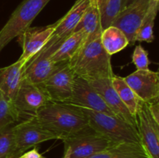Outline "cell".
Segmentation results:
<instances>
[{
    "mask_svg": "<svg viewBox=\"0 0 159 158\" xmlns=\"http://www.w3.org/2000/svg\"><path fill=\"white\" fill-rule=\"evenodd\" d=\"M102 27L87 36L76 54L68 61L76 76L86 81L99 78H112L111 56L109 55L101 43Z\"/></svg>",
    "mask_w": 159,
    "mask_h": 158,
    "instance_id": "1",
    "label": "cell"
},
{
    "mask_svg": "<svg viewBox=\"0 0 159 158\" xmlns=\"http://www.w3.org/2000/svg\"><path fill=\"white\" fill-rule=\"evenodd\" d=\"M34 117L61 140L90 128L82 110L68 103L49 102Z\"/></svg>",
    "mask_w": 159,
    "mask_h": 158,
    "instance_id": "2",
    "label": "cell"
},
{
    "mask_svg": "<svg viewBox=\"0 0 159 158\" xmlns=\"http://www.w3.org/2000/svg\"><path fill=\"white\" fill-rule=\"evenodd\" d=\"M79 108L86 116L89 126L112 142L115 143L124 142L141 143L137 128L128 122L107 113L82 107Z\"/></svg>",
    "mask_w": 159,
    "mask_h": 158,
    "instance_id": "3",
    "label": "cell"
},
{
    "mask_svg": "<svg viewBox=\"0 0 159 158\" xmlns=\"http://www.w3.org/2000/svg\"><path fill=\"white\" fill-rule=\"evenodd\" d=\"M51 0H23L13 11L0 30V53L3 48L30 26L42 9Z\"/></svg>",
    "mask_w": 159,
    "mask_h": 158,
    "instance_id": "4",
    "label": "cell"
},
{
    "mask_svg": "<svg viewBox=\"0 0 159 158\" xmlns=\"http://www.w3.org/2000/svg\"><path fill=\"white\" fill-rule=\"evenodd\" d=\"M51 102L49 96L41 85H36L23 78L12 104L19 119L23 121L34 118L40 108Z\"/></svg>",
    "mask_w": 159,
    "mask_h": 158,
    "instance_id": "5",
    "label": "cell"
},
{
    "mask_svg": "<svg viewBox=\"0 0 159 158\" xmlns=\"http://www.w3.org/2000/svg\"><path fill=\"white\" fill-rule=\"evenodd\" d=\"M62 141L65 144V153L71 158H88L115 143L91 127Z\"/></svg>",
    "mask_w": 159,
    "mask_h": 158,
    "instance_id": "6",
    "label": "cell"
},
{
    "mask_svg": "<svg viewBox=\"0 0 159 158\" xmlns=\"http://www.w3.org/2000/svg\"><path fill=\"white\" fill-rule=\"evenodd\" d=\"M75 76L68 62L57 64L41 86L51 102L66 103L71 98Z\"/></svg>",
    "mask_w": 159,
    "mask_h": 158,
    "instance_id": "7",
    "label": "cell"
},
{
    "mask_svg": "<svg viewBox=\"0 0 159 158\" xmlns=\"http://www.w3.org/2000/svg\"><path fill=\"white\" fill-rule=\"evenodd\" d=\"M89 3L90 0H77L69 11L56 22L55 28L51 38L41 50L51 55L61 43L74 33Z\"/></svg>",
    "mask_w": 159,
    "mask_h": 158,
    "instance_id": "8",
    "label": "cell"
},
{
    "mask_svg": "<svg viewBox=\"0 0 159 158\" xmlns=\"http://www.w3.org/2000/svg\"><path fill=\"white\" fill-rule=\"evenodd\" d=\"M13 133L16 149L20 154L40 143L58 139L55 134L43 126L35 117L16 123Z\"/></svg>",
    "mask_w": 159,
    "mask_h": 158,
    "instance_id": "9",
    "label": "cell"
},
{
    "mask_svg": "<svg viewBox=\"0 0 159 158\" xmlns=\"http://www.w3.org/2000/svg\"><path fill=\"white\" fill-rule=\"evenodd\" d=\"M55 28V23L46 26L30 27L22 32L17 42L22 48L19 60L26 64L37 53L40 52L51 38Z\"/></svg>",
    "mask_w": 159,
    "mask_h": 158,
    "instance_id": "10",
    "label": "cell"
},
{
    "mask_svg": "<svg viewBox=\"0 0 159 158\" xmlns=\"http://www.w3.org/2000/svg\"><path fill=\"white\" fill-rule=\"evenodd\" d=\"M150 0H136L124 8L116 16L111 26L119 28L124 33L129 45L135 43V35L147 12Z\"/></svg>",
    "mask_w": 159,
    "mask_h": 158,
    "instance_id": "11",
    "label": "cell"
},
{
    "mask_svg": "<svg viewBox=\"0 0 159 158\" xmlns=\"http://www.w3.org/2000/svg\"><path fill=\"white\" fill-rule=\"evenodd\" d=\"M66 103L116 116L88 81L79 76H75L71 98Z\"/></svg>",
    "mask_w": 159,
    "mask_h": 158,
    "instance_id": "12",
    "label": "cell"
},
{
    "mask_svg": "<svg viewBox=\"0 0 159 158\" xmlns=\"http://www.w3.org/2000/svg\"><path fill=\"white\" fill-rule=\"evenodd\" d=\"M126 83L145 103L158 102L159 74L157 71L144 70L136 71L124 77Z\"/></svg>",
    "mask_w": 159,
    "mask_h": 158,
    "instance_id": "13",
    "label": "cell"
},
{
    "mask_svg": "<svg viewBox=\"0 0 159 158\" xmlns=\"http://www.w3.org/2000/svg\"><path fill=\"white\" fill-rule=\"evenodd\" d=\"M136 119L141 144L151 158H159V124L151 116L147 103L143 104Z\"/></svg>",
    "mask_w": 159,
    "mask_h": 158,
    "instance_id": "14",
    "label": "cell"
},
{
    "mask_svg": "<svg viewBox=\"0 0 159 158\" xmlns=\"http://www.w3.org/2000/svg\"><path fill=\"white\" fill-rule=\"evenodd\" d=\"M88 81L96 90V92L101 96L107 106L114 113L116 117L123 119L137 128L136 117L130 112L128 108L120 99L117 92L112 85L111 78L106 77Z\"/></svg>",
    "mask_w": 159,
    "mask_h": 158,
    "instance_id": "15",
    "label": "cell"
},
{
    "mask_svg": "<svg viewBox=\"0 0 159 158\" xmlns=\"http://www.w3.org/2000/svg\"><path fill=\"white\" fill-rule=\"evenodd\" d=\"M56 64L51 55L40 50L26 64L23 78L36 85H41L51 74Z\"/></svg>",
    "mask_w": 159,
    "mask_h": 158,
    "instance_id": "16",
    "label": "cell"
},
{
    "mask_svg": "<svg viewBox=\"0 0 159 158\" xmlns=\"http://www.w3.org/2000/svg\"><path fill=\"white\" fill-rule=\"evenodd\" d=\"M26 64L20 60L0 68V91L12 102L23 79Z\"/></svg>",
    "mask_w": 159,
    "mask_h": 158,
    "instance_id": "17",
    "label": "cell"
},
{
    "mask_svg": "<svg viewBox=\"0 0 159 158\" xmlns=\"http://www.w3.org/2000/svg\"><path fill=\"white\" fill-rule=\"evenodd\" d=\"M88 158H151L144 146L139 143H114L104 151Z\"/></svg>",
    "mask_w": 159,
    "mask_h": 158,
    "instance_id": "18",
    "label": "cell"
},
{
    "mask_svg": "<svg viewBox=\"0 0 159 158\" xmlns=\"http://www.w3.org/2000/svg\"><path fill=\"white\" fill-rule=\"evenodd\" d=\"M87 35L83 31H75L67 37L51 55V59L55 64L68 62L76 54L81 45L85 41Z\"/></svg>",
    "mask_w": 159,
    "mask_h": 158,
    "instance_id": "19",
    "label": "cell"
},
{
    "mask_svg": "<svg viewBox=\"0 0 159 158\" xmlns=\"http://www.w3.org/2000/svg\"><path fill=\"white\" fill-rule=\"evenodd\" d=\"M112 85L117 92L120 99L126 105L130 112L136 117L137 113L144 103L136 93L131 89L130 86L126 83L124 77L113 75L111 78Z\"/></svg>",
    "mask_w": 159,
    "mask_h": 158,
    "instance_id": "20",
    "label": "cell"
},
{
    "mask_svg": "<svg viewBox=\"0 0 159 158\" xmlns=\"http://www.w3.org/2000/svg\"><path fill=\"white\" fill-rule=\"evenodd\" d=\"M100 40L103 48L110 56L123 50L129 45V41L124 33L113 26L102 29Z\"/></svg>",
    "mask_w": 159,
    "mask_h": 158,
    "instance_id": "21",
    "label": "cell"
},
{
    "mask_svg": "<svg viewBox=\"0 0 159 158\" xmlns=\"http://www.w3.org/2000/svg\"><path fill=\"white\" fill-rule=\"evenodd\" d=\"M159 0H150L147 12L141 26L138 28L135 35L136 42H147L152 43L155 40L154 36V26L158 10Z\"/></svg>",
    "mask_w": 159,
    "mask_h": 158,
    "instance_id": "22",
    "label": "cell"
},
{
    "mask_svg": "<svg viewBox=\"0 0 159 158\" xmlns=\"http://www.w3.org/2000/svg\"><path fill=\"white\" fill-rule=\"evenodd\" d=\"M101 26L100 10L95 0H90V3L80 22L76 26L75 31H83L87 36L96 32Z\"/></svg>",
    "mask_w": 159,
    "mask_h": 158,
    "instance_id": "23",
    "label": "cell"
},
{
    "mask_svg": "<svg viewBox=\"0 0 159 158\" xmlns=\"http://www.w3.org/2000/svg\"><path fill=\"white\" fill-rule=\"evenodd\" d=\"M14 125L11 124L0 129V158H16L20 155L16 149Z\"/></svg>",
    "mask_w": 159,
    "mask_h": 158,
    "instance_id": "24",
    "label": "cell"
},
{
    "mask_svg": "<svg viewBox=\"0 0 159 158\" xmlns=\"http://www.w3.org/2000/svg\"><path fill=\"white\" fill-rule=\"evenodd\" d=\"M20 121L13 104L0 91V129Z\"/></svg>",
    "mask_w": 159,
    "mask_h": 158,
    "instance_id": "25",
    "label": "cell"
},
{
    "mask_svg": "<svg viewBox=\"0 0 159 158\" xmlns=\"http://www.w3.org/2000/svg\"><path fill=\"white\" fill-rule=\"evenodd\" d=\"M122 10V0H107L100 9V24L102 29L109 27Z\"/></svg>",
    "mask_w": 159,
    "mask_h": 158,
    "instance_id": "26",
    "label": "cell"
},
{
    "mask_svg": "<svg viewBox=\"0 0 159 158\" xmlns=\"http://www.w3.org/2000/svg\"><path fill=\"white\" fill-rule=\"evenodd\" d=\"M132 63L139 71L149 69L151 62L148 58V52L141 44L135 46L132 54Z\"/></svg>",
    "mask_w": 159,
    "mask_h": 158,
    "instance_id": "27",
    "label": "cell"
},
{
    "mask_svg": "<svg viewBox=\"0 0 159 158\" xmlns=\"http://www.w3.org/2000/svg\"><path fill=\"white\" fill-rule=\"evenodd\" d=\"M149 112L154 119V120L159 124V102H156L154 103L148 104Z\"/></svg>",
    "mask_w": 159,
    "mask_h": 158,
    "instance_id": "28",
    "label": "cell"
},
{
    "mask_svg": "<svg viewBox=\"0 0 159 158\" xmlns=\"http://www.w3.org/2000/svg\"><path fill=\"white\" fill-rule=\"evenodd\" d=\"M16 158H44V156L41 153H39L38 149L37 147H34L32 150L25 151Z\"/></svg>",
    "mask_w": 159,
    "mask_h": 158,
    "instance_id": "29",
    "label": "cell"
},
{
    "mask_svg": "<svg viewBox=\"0 0 159 158\" xmlns=\"http://www.w3.org/2000/svg\"><path fill=\"white\" fill-rule=\"evenodd\" d=\"M136 0H122V9L130 6V4H132Z\"/></svg>",
    "mask_w": 159,
    "mask_h": 158,
    "instance_id": "30",
    "label": "cell"
},
{
    "mask_svg": "<svg viewBox=\"0 0 159 158\" xmlns=\"http://www.w3.org/2000/svg\"><path fill=\"white\" fill-rule=\"evenodd\" d=\"M95 1H96V4H97L98 6H99V10H100V9L103 7L104 5L106 4V2H107V0H95Z\"/></svg>",
    "mask_w": 159,
    "mask_h": 158,
    "instance_id": "31",
    "label": "cell"
},
{
    "mask_svg": "<svg viewBox=\"0 0 159 158\" xmlns=\"http://www.w3.org/2000/svg\"><path fill=\"white\" fill-rule=\"evenodd\" d=\"M63 158H71L69 156H68V154H66V153H65V155H64V157Z\"/></svg>",
    "mask_w": 159,
    "mask_h": 158,
    "instance_id": "32",
    "label": "cell"
}]
</instances>
